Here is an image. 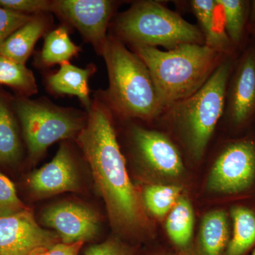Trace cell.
Masks as SVG:
<instances>
[{
  "label": "cell",
  "instance_id": "1",
  "mask_svg": "<svg viewBox=\"0 0 255 255\" xmlns=\"http://www.w3.org/2000/svg\"><path fill=\"white\" fill-rule=\"evenodd\" d=\"M111 112L103 100L94 101L77 141L90 164L112 222L121 227L135 228L142 221L141 206L128 175Z\"/></svg>",
  "mask_w": 255,
  "mask_h": 255
},
{
  "label": "cell",
  "instance_id": "2",
  "mask_svg": "<svg viewBox=\"0 0 255 255\" xmlns=\"http://www.w3.org/2000/svg\"><path fill=\"white\" fill-rule=\"evenodd\" d=\"M101 55L110 80L102 100L112 112L124 118L142 120L159 117L165 107L148 68L138 55L116 37H108Z\"/></svg>",
  "mask_w": 255,
  "mask_h": 255
},
{
  "label": "cell",
  "instance_id": "3",
  "mask_svg": "<svg viewBox=\"0 0 255 255\" xmlns=\"http://www.w3.org/2000/svg\"><path fill=\"white\" fill-rule=\"evenodd\" d=\"M132 48L148 68L165 109L200 90L228 56L205 44L182 45L164 51L141 45Z\"/></svg>",
  "mask_w": 255,
  "mask_h": 255
},
{
  "label": "cell",
  "instance_id": "4",
  "mask_svg": "<svg viewBox=\"0 0 255 255\" xmlns=\"http://www.w3.org/2000/svg\"><path fill=\"white\" fill-rule=\"evenodd\" d=\"M232 55L225 57L200 90L168 106L165 114L180 129L191 155L200 159L225 112L228 82L233 73Z\"/></svg>",
  "mask_w": 255,
  "mask_h": 255
},
{
  "label": "cell",
  "instance_id": "5",
  "mask_svg": "<svg viewBox=\"0 0 255 255\" xmlns=\"http://www.w3.org/2000/svg\"><path fill=\"white\" fill-rule=\"evenodd\" d=\"M114 32L121 41L172 50L185 44H205L200 28L155 1H136L119 14Z\"/></svg>",
  "mask_w": 255,
  "mask_h": 255
},
{
  "label": "cell",
  "instance_id": "6",
  "mask_svg": "<svg viewBox=\"0 0 255 255\" xmlns=\"http://www.w3.org/2000/svg\"><path fill=\"white\" fill-rule=\"evenodd\" d=\"M13 107L33 159L39 158L54 142L78 136L87 122V117L78 111L24 97L16 99Z\"/></svg>",
  "mask_w": 255,
  "mask_h": 255
},
{
  "label": "cell",
  "instance_id": "7",
  "mask_svg": "<svg viewBox=\"0 0 255 255\" xmlns=\"http://www.w3.org/2000/svg\"><path fill=\"white\" fill-rule=\"evenodd\" d=\"M255 177V142L243 139L228 144L218 156L208 182L210 190L233 194L245 190Z\"/></svg>",
  "mask_w": 255,
  "mask_h": 255
},
{
  "label": "cell",
  "instance_id": "8",
  "mask_svg": "<svg viewBox=\"0 0 255 255\" xmlns=\"http://www.w3.org/2000/svg\"><path fill=\"white\" fill-rule=\"evenodd\" d=\"M117 4L111 0H56L53 1V11L78 28L101 55Z\"/></svg>",
  "mask_w": 255,
  "mask_h": 255
},
{
  "label": "cell",
  "instance_id": "9",
  "mask_svg": "<svg viewBox=\"0 0 255 255\" xmlns=\"http://www.w3.org/2000/svg\"><path fill=\"white\" fill-rule=\"evenodd\" d=\"M58 241V235L42 228L29 209L0 217V255H31Z\"/></svg>",
  "mask_w": 255,
  "mask_h": 255
},
{
  "label": "cell",
  "instance_id": "10",
  "mask_svg": "<svg viewBox=\"0 0 255 255\" xmlns=\"http://www.w3.org/2000/svg\"><path fill=\"white\" fill-rule=\"evenodd\" d=\"M41 221L55 230L65 244L91 241L100 231V221L95 211L77 203H60L50 206L42 214Z\"/></svg>",
  "mask_w": 255,
  "mask_h": 255
},
{
  "label": "cell",
  "instance_id": "11",
  "mask_svg": "<svg viewBox=\"0 0 255 255\" xmlns=\"http://www.w3.org/2000/svg\"><path fill=\"white\" fill-rule=\"evenodd\" d=\"M234 125H244L255 114V48L246 50L231 74L225 112Z\"/></svg>",
  "mask_w": 255,
  "mask_h": 255
},
{
  "label": "cell",
  "instance_id": "12",
  "mask_svg": "<svg viewBox=\"0 0 255 255\" xmlns=\"http://www.w3.org/2000/svg\"><path fill=\"white\" fill-rule=\"evenodd\" d=\"M28 186L38 198L80 189L78 169L71 151L65 143L60 145L50 162L30 174Z\"/></svg>",
  "mask_w": 255,
  "mask_h": 255
},
{
  "label": "cell",
  "instance_id": "13",
  "mask_svg": "<svg viewBox=\"0 0 255 255\" xmlns=\"http://www.w3.org/2000/svg\"><path fill=\"white\" fill-rule=\"evenodd\" d=\"M132 143L139 158L155 172L177 177L184 170L180 153L172 140L162 132L135 126Z\"/></svg>",
  "mask_w": 255,
  "mask_h": 255
},
{
  "label": "cell",
  "instance_id": "14",
  "mask_svg": "<svg viewBox=\"0 0 255 255\" xmlns=\"http://www.w3.org/2000/svg\"><path fill=\"white\" fill-rule=\"evenodd\" d=\"M48 26V20L44 16H33L0 45V55L25 65L36 42L43 36Z\"/></svg>",
  "mask_w": 255,
  "mask_h": 255
},
{
  "label": "cell",
  "instance_id": "15",
  "mask_svg": "<svg viewBox=\"0 0 255 255\" xmlns=\"http://www.w3.org/2000/svg\"><path fill=\"white\" fill-rule=\"evenodd\" d=\"M95 71L92 65L80 68L68 62L60 65V70L50 75L47 82L50 90L55 93L76 96L88 112L93 103L90 97L88 82Z\"/></svg>",
  "mask_w": 255,
  "mask_h": 255
},
{
  "label": "cell",
  "instance_id": "16",
  "mask_svg": "<svg viewBox=\"0 0 255 255\" xmlns=\"http://www.w3.org/2000/svg\"><path fill=\"white\" fill-rule=\"evenodd\" d=\"M21 155L17 122L9 102L0 95V164L16 163Z\"/></svg>",
  "mask_w": 255,
  "mask_h": 255
},
{
  "label": "cell",
  "instance_id": "17",
  "mask_svg": "<svg viewBox=\"0 0 255 255\" xmlns=\"http://www.w3.org/2000/svg\"><path fill=\"white\" fill-rule=\"evenodd\" d=\"M229 233L227 217L223 211L206 215L201 230V246L204 255H221L227 246Z\"/></svg>",
  "mask_w": 255,
  "mask_h": 255
},
{
  "label": "cell",
  "instance_id": "18",
  "mask_svg": "<svg viewBox=\"0 0 255 255\" xmlns=\"http://www.w3.org/2000/svg\"><path fill=\"white\" fill-rule=\"evenodd\" d=\"M80 51V47L70 39L67 26L62 25L46 36L40 59L43 65L48 66L55 64L62 65L68 63Z\"/></svg>",
  "mask_w": 255,
  "mask_h": 255
},
{
  "label": "cell",
  "instance_id": "19",
  "mask_svg": "<svg viewBox=\"0 0 255 255\" xmlns=\"http://www.w3.org/2000/svg\"><path fill=\"white\" fill-rule=\"evenodd\" d=\"M234 232L226 255H243L255 243V215L245 207L232 210Z\"/></svg>",
  "mask_w": 255,
  "mask_h": 255
},
{
  "label": "cell",
  "instance_id": "20",
  "mask_svg": "<svg viewBox=\"0 0 255 255\" xmlns=\"http://www.w3.org/2000/svg\"><path fill=\"white\" fill-rule=\"evenodd\" d=\"M0 85L12 88L22 97H26L37 92L34 75L23 64L0 55Z\"/></svg>",
  "mask_w": 255,
  "mask_h": 255
},
{
  "label": "cell",
  "instance_id": "21",
  "mask_svg": "<svg viewBox=\"0 0 255 255\" xmlns=\"http://www.w3.org/2000/svg\"><path fill=\"white\" fill-rule=\"evenodd\" d=\"M166 228L174 244L180 247L188 245L194 229V214L189 201L179 199L169 213Z\"/></svg>",
  "mask_w": 255,
  "mask_h": 255
},
{
  "label": "cell",
  "instance_id": "22",
  "mask_svg": "<svg viewBox=\"0 0 255 255\" xmlns=\"http://www.w3.org/2000/svg\"><path fill=\"white\" fill-rule=\"evenodd\" d=\"M223 13V23L233 46L241 43L246 27L249 3L244 0H216Z\"/></svg>",
  "mask_w": 255,
  "mask_h": 255
},
{
  "label": "cell",
  "instance_id": "23",
  "mask_svg": "<svg viewBox=\"0 0 255 255\" xmlns=\"http://www.w3.org/2000/svg\"><path fill=\"white\" fill-rule=\"evenodd\" d=\"M181 189L176 186H150L144 192L145 206L152 214L162 217L169 213L179 200Z\"/></svg>",
  "mask_w": 255,
  "mask_h": 255
},
{
  "label": "cell",
  "instance_id": "24",
  "mask_svg": "<svg viewBox=\"0 0 255 255\" xmlns=\"http://www.w3.org/2000/svg\"><path fill=\"white\" fill-rule=\"evenodd\" d=\"M27 209L18 198L14 184L0 172V217L13 216Z\"/></svg>",
  "mask_w": 255,
  "mask_h": 255
},
{
  "label": "cell",
  "instance_id": "25",
  "mask_svg": "<svg viewBox=\"0 0 255 255\" xmlns=\"http://www.w3.org/2000/svg\"><path fill=\"white\" fill-rule=\"evenodd\" d=\"M191 9L199 22L205 41L212 32L217 2L216 0H192Z\"/></svg>",
  "mask_w": 255,
  "mask_h": 255
},
{
  "label": "cell",
  "instance_id": "26",
  "mask_svg": "<svg viewBox=\"0 0 255 255\" xmlns=\"http://www.w3.org/2000/svg\"><path fill=\"white\" fill-rule=\"evenodd\" d=\"M53 1L48 0H0V6L21 14H42L53 11Z\"/></svg>",
  "mask_w": 255,
  "mask_h": 255
},
{
  "label": "cell",
  "instance_id": "27",
  "mask_svg": "<svg viewBox=\"0 0 255 255\" xmlns=\"http://www.w3.org/2000/svg\"><path fill=\"white\" fill-rule=\"evenodd\" d=\"M33 17L32 15L21 14L0 6V45Z\"/></svg>",
  "mask_w": 255,
  "mask_h": 255
},
{
  "label": "cell",
  "instance_id": "28",
  "mask_svg": "<svg viewBox=\"0 0 255 255\" xmlns=\"http://www.w3.org/2000/svg\"><path fill=\"white\" fill-rule=\"evenodd\" d=\"M86 255H131L130 251L116 240H109L101 244L90 247Z\"/></svg>",
  "mask_w": 255,
  "mask_h": 255
},
{
  "label": "cell",
  "instance_id": "29",
  "mask_svg": "<svg viewBox=\"0 0 255 255\" xmlns=\"http://www.w3.org/2000/svg\"><path fill=\"white\" fill-rule=\"evenodd\" d=\"M83 243L82 242L73 244L58 243L48 248L45 255H79Z\"/></svg>",
  "mask_w": 255,
  "mask_h": 255
},
{
  "label": "cell",
  "instance_id": "30",
  "mask_svg": "<svg viewBox=\"0 0 255 255\" xmlns=\"http://www.w3.org/2000/svg\"><path fill=\"white\" fill-rule=\"evenodd\" d=\"M252 21L255 27V0L253 1L252 3V13H251Z\"/></svg>",
  "mask_w": 255,
  "mask_h": 255
},
{
  "label": "cell",
  "instance_id": "31",
  "mask_svg": "<svg viewBox=\"0 0 255 255\" xmlns=\"http://www.w3.org/2000/svg\"><path fill=\"white\" fill-rule=\"evenodd\" d=\"M48 249L46 248H42V249L38 250V251L33 253L31 255H45V253Z\"/></svg>",
  "mask_w": 255,
  "mask_h": 255
},
{
  "label": "cell",
  "instance_id": "32",
  "mask_svg": "<svg viewBox=\"0 0 255 255\" xmlns=\"http://www.w3.org/2000/svg\"><path fill=\"white\" fill-rule=\"evenodd\" d=\"M251 255H255V250L254 252H253V254H252Z\"/></svg>",
  "mask_w": 255,
  "mask_h": 255
}]
</instances>
